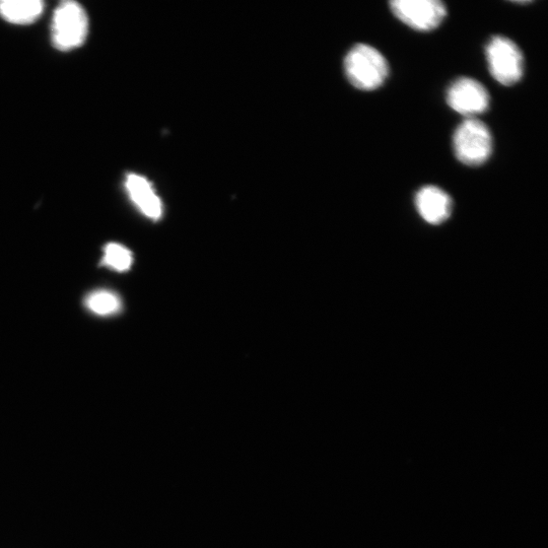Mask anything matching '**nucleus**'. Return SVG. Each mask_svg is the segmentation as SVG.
<instances>
[{
	"mask_svg": "<svg viewBox=\"0 0 548 548\" xmlns=\"http://www.w3.org/2000/svg\"><path fill=\"white\" fill-rule=\"evenodd\" d=\"M345 71L349 82L361 91L381 88L389 76L385 56L368 44H357L347 54Z\"/></svg>",
	"mask_w": 548,
	"mask_h": 548,
	"instance_id": "obj_1",
	"label": "nucleus"
},
{
	"mask_svg": "<svg viewBox=\"0 0 548 548\" xmlns=\"http://www.w3.org/2000/svg\"><path fill=\"white\" fill-rule=\"evenodd\" d=\"M453 150L457 160L469 167L482 166L493 153V135L486 123L467 118L455 130Z\"/></svg>",
	"mask_w": 548,
	"mask_h": 548,
	"instance_id": "obj_2",
	"label": "nucleus"
},
{
	"mask_svg": "<svg viewBox=\"0 0 548 548\" xmlns=\"http://www.w3.org/2000/svg\"><path fill=\"white\" fill-rule=\"evenodd\" d=\"M89 19L85 9L67 0L55 10L52 20V43L60 51H70L82 46L88 36Z\"/></svg>",
	"mask_w": 548,
	"mask_h": 548,
	"instance_id": "obj_3",
	"label": "nucleus"
},
{
	"mask_svg": "<svg viewBox=\"0 0 548 548\" xmlns=\"http://www.w3.org/2000/svg\"><path fill=\"white\" fill-rule=\"evenodd\" d=\"M489 70L502 86L512 87L524 74V55L519 46L504 36H494L486 47Z\"/></svg>",
	"mask_w": 548,
	"mask_h": 548,
	"instance_id": "obj_4",
	"label": "nucleus"
},
{
	"mask_svg": "<svg viewBox=\"0 0 548 548\" xmlns=\"http://www.w3.org/2000/svg\"><path fill=\"white\" fill-rule=\"evenodd\" d=\"M390 9L400 22L419 32L434 31L447 17L440 0H393Z\"/></svg>",
	"mask_w": 548,
	"mask_h": 548,
	"instance_id": "obj_5",
	"label": "nucleus"
},
{
	"mask_svg": "<svg viewBox=\"0 0 548 548\" xmlns=\"http://www.w3.org/2000/svg\"><path fill=\"white\" fill-rule=\"evenodd\" d=\"M446 101L456 113L474 118L489 110L491 97L483 84L474 79L460 78L449 87Z\"/></svg>",
	"mask_w": 548,
	"mask_h": 548,
	"instance_id": "obj_6",
	"label": "nucleus"
},
{
	"mask_svg": "<svg viewBox=\"0 0 548 548\" xmlns=\"http://www.w3.org/2000/svg\"><path fill=\"white\" fill-rule=\"evenodd\" d=\"M416 205L420 216L427 223L438 226L451 217L453 201L443 189L428 185L417 193Z\"/></svg>",
	"mask_w": 548,
	"mask_h": 548,
	"instance_id": "obj_7",
	"label": "nucleus"
},
{
	"mask_svg": "<svg viewBox=\"0 0 548 548\" xmlns=\"http://www.w3.org/2000/svg\"><path fill=\"white\" fill-rule=\"evenodd\" d=\"M125 187L132 202L146 217L159 220L163 215V204L152 184L143 176L129 174Z\"/></svg>",
	"mask_w": 548,
	"mask_h": 548,
	"instance_id": "obj_8",
	"label": "nucleus"
},
{
	"mask_svg": "<svg viewBox=\"0 0 548 548\" xmlns=\"http://www.w3.org/2000/svg\"><path fill=\"white\" fill-rule=\"evenodd\" d=\"M44 11L41 0H2L0 17L9 23L27 25L34 23Z\"/></svg>",
	"mask_w": 548,
	"mask_h": 548,
	"instance_id": "obj_9",
	"label": "nucleus"
},
{
	"mask_svg": "<svg viewBox=\"0 0 548 548\" xmlns=\"http://www.w3.org/2000/svg\"><path fill=\"white\" fill-rule=\"evenodd\" d=\"M87 308L96 315L110 316L118 313L121 309L120 298L105 290L93 292L86 299Z\"/></svg>",
	"mask_w": 548,
	"mask_h": 548,
	"instance_id": "obj_10",
	"label": "nucleus"
},
{
	"mask_svg": "<svg viewBox=\"0 0 548 548\" xmlns=\"http://www.w3.org/2000/svg\"><path fill=\"white\" fill-rule=\"evenodd\" d=\"M133 262L131 252L124 246L110 243L104 248L103 265L118 272L128 270Z\"/></svg>",
	"mask_w": 548,
	"mask_h": 548,
	"instance_id": "obj_11",
	"label": "nucleus"
}]
</instances>
